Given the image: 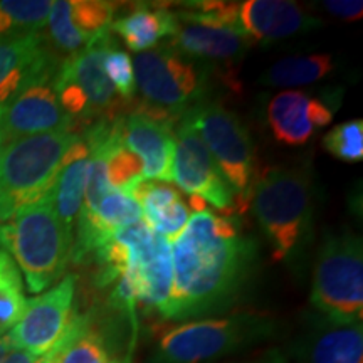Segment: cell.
I'll return each mask as SVG.
<instances>
[{"mask_svg": "<svg viewBox=\"0 0 363 363\" xmlns=\"http://www.w3.org/2000/svg\"><path fill=\"white\" fill-rule=\"evenodd\" d=\"M174 288L165 321L201 320L227 310L247 289L259 244L233 217L197 212L172 242Z\"/></svg>", "mask_w": 363, "mask_h": 363, "instance_id": "obj_1", "label": "cell"}, {"mask_svg": "<svg viewBox=\"0 0 363 363\" xmlns=\"http://www.w3.org/2000/svg\"><path fill=\"white\" fill-rule=\"evenodd\" d=\"M249 206L264 230L272 259L294 262L313 240L315 190L310 167H271L256 175Z\"/></svg>", "mask_w": 363, "mask_h": 363, "instance_id": "obj_2", "label": "cell"}, {"mask_svg": "<svg viewBox=\"0 0 363 363\" xmlns=\"http://www.w3.org/2000/svg\"><path fill=\"white\" fill-rule=\"evenodd\" d=\"M72 242L74 234L59 220L49 192L0 224V251L21 267L30 293L56 284L71 262Z\"/></svg>", "mask_w": 363, "mask_h": 363, "instance_id": "obj_3", "label": "cell"}, {"mask_svg": "<svg viewBox=\"0 0 363 363\" xmlns=\"http://www.w3.org/2000/svg\"><path fill=\"white\" fill-rule=\"evenodd\" d=\"M274 333L276 321L257 311L184 321L162 331L152 363H206L264 342Z\"/></svg>", "mask_w": 363, "mask_h": 363, "instance_id": "obj_4", "label": "cell"}, {"mask_svg": "<svg viewBox=\"0 0 363 363\" xmlns=\"http://www.w3.org/2000/svg\"><path fill=\"white\" fill-rule=\"evenodd\" d=\"M78 138L74 131H54L0 147V224L52 189L66 153Z\"/></svg>", "mask_w": 363, "mask_h": 363, "instance_id": "obj_5", "label": "cell"}, {"mask_svg": "<svg viewBox=\"0 0 363 363\" xmlns=\"http://www.w3.org/2000/svg\"><path fill=\"white\" fill-rule=\"evenodd\" d=\"M311 305L321 318L338 325L363 320V246L348 229L323 235L311 281Z\"/></svg>", "mask_w": 363, "mask_h": 363, "instance_id": "obj_6", "label": "cell"}, {"mask_svg": "<svg viewBox=\"0 0 363 363\" xmlns=\"http://www.w3.org/2000/svg\"><path fill=\"white\" fill-rule=\"evenodd\" d=\"M140 108L155 116L174 120L206 99L208 71L169 44L136 54L133 61Z\"/></svg>", "mask_w": 363, "mask_h": 363, "instance_id": "obj_7", "label": "cell"}, {"mask_svg": "<svg viewBox=\"0 0 363 363\" xmlns=\"http://www.w3.org/2000/svg\"><path fill=\"white\" fill-rule=\"evenodd\" d=\"M179 120L185 121L201 136L234 190L238 212H246L256 180V155L242 121L220 103L208 99L194 104Z\"/></svg>", "mask_w": 363, "mask_h": 363, "instance_id": "obj_8", "label": "cell"}, {"mask_svg": "<svg viewBox=\"0 0 363 363\" xmlns=\"http://www.w3.org/2000/svg\"><path fill=\"white\" fill-rule=\"evenodd\" d=\"M138 328L115 313L89 310L72 316L59 342L39 363H131Z\"/></svg>", "mask_w": 363, "mask_h": 363, "instance_id": "obj_9", "label": "cell"}, {"mask_svg": "<svg viewBox=\"0 0 363 363\" xmlns=\"http://www.w3.org/2000/svg\"><path fill=\"white\" fill-rule=\"evenodd\" d=\"M130 251V272L136 294V310L165 320L172 288L174 264L172 246L145 219L118 230Z\"/></svg>", "mask_w": 363, "mask_h": 363, "instance_id": "obj_10", "label": "cell"}, {"mask_svg": "<svg viewBox=\"0 0 363 363\" xmlns=\"http://www.w3.org/2000/svg\"><path fill=\"white\" fill-rule=\"evenodd\" d=\"M175 30L170 44L175 51L194 61L235 66L254 45L242 30L219 21L208 2H187L174 9Z\"/></svg>", "mask_w": 363, "mask_h": 363, "instance_id": "obj_11", "label": "cell"}, {"mask_svg": "<svg viewBox=\"0 0 363 363\" xmlns=\"http://www.w3.org/2000/svg\"><path fill=\"white\" fill-rule=\"evenodd\" d=\"M174 136L172 182L190 194V197L202 199L207 206H214L225 217H233L238 212L235 194L201 136L182 120L174 126Z\"/></svg>", "mask_w": 363, "mask_h": 363, "instance_id": "obj_12", "label": "cell"}, {"mask_svg": "<svg viewBox=\"0 0 363 363\" xmlns=\"http://www.w3.org/2000/svg\"><path fill=\"white\" fill-rule=\"evenodd\" d=\"M76 278L67 274L43 294L27 299L21 320L7 333L13 350L44 357L59 342L74 316Z\"/></svg>", "mask_w": 363, "mask_h": 363, "instance_id": "obj_13", "label": "cell"}, {"mask_svg": "<svg viewBox=\"0 0 363 363\" xmlns=\"http://www.w3.org/2000/svg\"><path fill=\"white\" fill-rule=\"evenodd\" d=\"M57 67L26 84L19 93L2 108V130L6 143L26 136L72 131L76 123L59 103L56 84Z\"/></svg>", "mask_w": 363, "mask_h": 363, "instance_id": "obj_14", "label": "cell"}, {"mask_svg": "<svg viewBox=\"0 0 363 363\" xmlns=\"http://www.w3.org/2000/svg\"><path fill=\"white\" fill-rule=\"evenodd\" d=\"M115 45V39L108 33L59 62L56 81L72 86L84 98L89 121L115 120L125 104L103 69L104 56Z\"/></svg>", "mask_w": 363, "mask_h": 363, "instance_id": "obj_15", "label": "cell"}, {"mask_svg": "<svg viewBox=\"0 0 363 363\" xmlns=\"http://www.w3.org/2000/svg\"><path fill=\"white\" fill-rule=\"evenodd\" d=\"M116 4L104 0H57L52 2L48 17L45 43L54 52L81 51L93 40L111 33Z\"/></svg>", "mask_w": 363, "mask_h": 363, "instance_id": "obj_16", "label": "cell"}, {"mask_svg": "<svg viewBox=\"0 0 363 363\" xmlns=\"http://www.w3.org/2000/svg\"><path fill=\"white\" fill-rule=\"evenodd\" d=\"M120 128L125 147L143 163V180L170 184L175 155L172 121L138 108L120 116Z\"/></svg>", "mask_w": 363, "mask_h": 363, "instance_id": "obj_17", "label": "cell"}, {"mask_svg": "<svg viewBox=\"0 0 363 363\" xmlns=\"http://www.w3.org/2000/svg\"><path fill=\"white\" fill-rule=\"evenodd\" d=\"M238 24L252 44H269L315 29L320 22L296 2L247 0L238 2Z\"/></svg>", "mask_w": 363, "mask_h": 363, "instance_id": "obj_18", "label": "cell"}, {"mask_svg": "<svg viewBox=\"0 0 363 363\" xmlns=\"http://www.w3.org/2000/svg\"><path fill=\"white\" fill-rule=\"evenodd\" d=\"M59 62L61 57L49 48L40 33L0 43V108L26 84Z\"/></svg>", "mask_w": 363, "mask_h": 363, "instance_id": "obj_19", "label": "cell"}, {"mask_svg": "<svg viewBox=\"0 0 363 363\" xmlns=\"http://www.w3.org/2000/svg\"><path fill=\"white\" fill-rule=\"evenodd\" d=\"M123 194L138 203L145 222L169 242L179 238L190 219V211L182 194L165 182L140 180Z\"/></svg>", "mask_w": 363, "mask_h": 363, "instance_id": "obj_20", "label": "cell"}, {"mask_svg": "<svg viewBox=\"0 0 363 363\" xmlns=\"http://www.w3.org/2000/svg\"><path fill=\"white\" fill-rule=\"evenodd\" d=\"M301 363H363L362 323L338 325L321 318L299 343Z\"/></svg>", "mask_w": 363, "mask_h": 363, "instance_id": "obj_21", "label": "cell"}, {"mask_svg": "<svg viewBox=\"0 0 363 363\" xmlns=\"http://www.w3.org/2000/svg\"><path fill=\"white\" fill-rule=\"evenodd\" d=\"M174 9L160 4H136L111 22V33L120 35L131 51L145 52L172 38L175 30Z\"/></svg>", "mask_w": 363, "mask_h": 363, "instance_id": "obj_22", "label": "cell"}, {"mask_svg": "<svg viewBox=\"0 0 363 363\" xmlns=\"http://www.w3.org/2000/svg\"><path fill=\"white\" fill-rule=\"evenodd\" d=\"M88 163L89 148L83 136L79 135L76 143L66 153L65 163L59 170L57 179L54 182L52 189L49 190L59 220L72 234H74L76 219H78L81 206H83Z\"/></svg>", "mask_w": 363, "mask_h": 363, "instance_id": "obj_23", "label": "cell"}, {"mask_svg": "<svg viewBox=\"0 0 363 363\" xmlns=\"http://www.w3.org/2000/svg\"><path fill=\"white\" fill-rule=\"evenodd\" d=\"M308 96L303 91H281L267 106V121L279 143L289 147L305 145L315 133L306 116Z\"/></svg>", "mask_w": 363, "mask_h": 363, "instance_id": "obj_24", "label": "cell"}, {"mask_svg": "<svg viewBox=\"0 0 363 363\" xmlns=\"http://www.w3.org/2000/svg\"><path fill=\"white\" fill-rule=\"evenodd\" d=\"M335 62L328 54H311V56H294L281 59L272 65L259 83L271 88H296L308 86L323 79L333 71Z\"/></svg>", "mask_w": 363, "mask_h": 363, "instance_id": "obj_25", "label": "cell"}, {"mask_svg": "<svg viewBox=\"0 0 363 363\" xmlns=\"http://www.w3.org/2000/svg\"><path fill=\"white\" fill-rule=\"evenodd\" d=\"M51 6L49 0H0V43L39 34Z\"/></svg>", "mask_w": 363, "mask_h": 363, "instance_id": "obj_26", "label": "cell"}, {"mask_svg": "<svg viewBox=\"0 0 363 363\" xmlns=\"http://www.w3.org/2000/svg\"><path fill=\"white\" fill-rule=\"evenodd\" d=\"M21 269L7 252L0 251V338H4L21 320L26 310Z\"/></svg>", "mask_w": 363, "mask_h": 363, "instance_id": "obj_27", "label": "cell"}, {"mask_svg": "<svg viewBox=\"0 0 363 363\" xmlns=\"http://www.w3.org/2000/svg\"><path fill=\"white\" fill-rule=\"evenodd\" d=\"M328 153L343 162H360L363 158V121L350 120L331 128L323 138Z\"/></svg>", "mask_w": 363, "mask_h": 363, "instance_id": "obj_28", "label": "cell"}, {"mask_svg": "<svg viewBox=\"0 0 363 363\" xmlns=\"http://www.w3.org/2000/svg\"><path fill=\"white\" fill-rule=\"evenodd\" d=\"M104 74L115 86L118 96L123 99L125 103H130L135 96L136 83H135V72H133V61L125 52L123 49H118V45L111 49L110 52L104 56L103 61Z\"/></svg>", "mask_w": 363, "mask_h": 363, "instance_id": "obj_29", "label": "cell"}, {"mask_svg": "<svg viewBox=\"0 0 363 363\" xmlns=\"http://www.w3.org/2000/svg\"><path fill=\"white\" fill-rule=\"evenodd\" d=\"M321 6L343 21H357L363 13L362 0H326Z\"/></svg>", "mask_w": 363, "mask_h": 363, "instance_id": "obj_30", "label": "cell"}, {"mask_svg": "<svg viewBox=\"0 0 363 363\" xmlns=\"http://www.w3.org/2000/svg\"><path fill=\"white\" fill-rule=\"evenodd\" d=\"M306 116L313 125V128H325L331 123L333 120V111L330 110L328 103L323 101V99L318 98H310L306 104Z\"/></svg>", "mask_w": 363, "mask_h": 363, "instance_id": "obj_31", "label": "cell"}, {"mask_svg": "<svg viewBox=\"0 0 363 363\" xmlns=\"http://www.w3.org/2000/svg\"><path fill=\"white\" fill-rule=\"evenodd\" d=\"M43 357L30 355L24 350H11L6 357L0 358V363H39Z\"/></svg>", "mask_w": 363, "mask_h": 363, "instance_id": "obj_32", "label": "cell"}, {"mask_svg": "<svg viewBox=\"0 0 363 363\" xmlns=\"http://www.w3.org/2000/svg\"><path fill=\"white\" fill-rule=\"evenodd\" d=\"M247 363H288V358H286L279 350H271L264 353V357H261L259 360L247 362Z\"/></svg>", "mask_w": 363, "mask_h": 363, "instance_id": "obj_33", "label": "cell"}, {"mask_svg": "<svg viewBox=\"0 0 363 363\" xmlns=\"http://www.w3.org/2000/svg\"><path fill=\"white\" fill-rule=\"evenodd\" d=\"M11 350H13V348L11 347V343H9L7 335H6V337H4V338H0V358L6 357Z\"/></svg>", "mask_w": 363, "mask_h": 363, "instance_id": "obj_34", "label": "cell"}, {"mask_svg": "<svg viewBox=\"0 0 363 363\" xmlns=\"http://www.w3.org/2000/svg\"><path fill=\"white\" fill-rule=\"evenodd\" d=\"M6 145V136H4V130H2V108H0V147Z\"/></svg>", "mask_w": 363, "mask_h": 363, "instance_id": "obj_35", "label": "cell"}]
</instances>
